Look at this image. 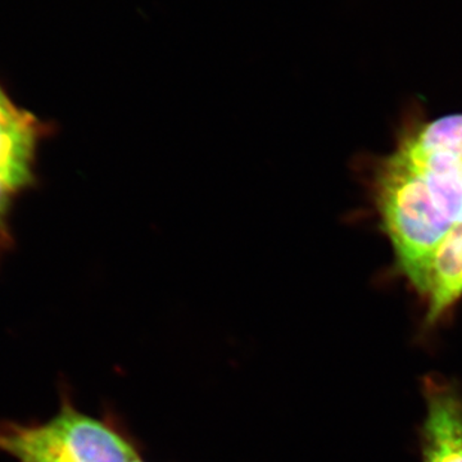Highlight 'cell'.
Here are the masks:
<instances>
[{
    "mask_svg": "<svg viewBox=\"0 0 462 462\" xmlns=\"http://www.w3.org/2000/svg\"><path fill=\"white\" fill-rule=\"evenodd\" d=\"M2 226H3L2 221H0V239H2V236H3V234H2Z\"/></svg>",
    "mask_w": 462,
    "mask_h": 462,
    "instance_id": "obj_12",
    "label": "cell"
},
{
    "mask_svg": "<svg viewBox=\"0 0 462 462\" xmlns=\"http://www.w3.org/2000/svg\"><path fill=\"white\" fill-rule=\"evenodd\" d=\"M462 297V224L454 225L431 267L427 322L433 325Z\"/></svg>",
    "mask_w": 462,
    "mask_h": 462,
    "instance_id": "obj_6",
    "label": "cell"
},
{
    "mask_svg": "<svg viewBox=\"0 0 462 462\" xmlns=\"http://www.w3.org/2000/svg\"><path fill=\"white\" fill-rule=\"evenodd\" d=\"M424 182L437 208L452 225L462 224V160L425 153L402 143L393 154Z\"/></svg>",
    "mask_w": 462,
    "mask_h": 462,
    "instance_id": "obj_4",
    "label": "cell"
},
{
    "mask_svg": "<svg viewBox=\"0 0 462 462\" xmlns=\"http://www.w3.org/2000/svg\"><path fill=\"white\" fill-rule=\"evenodd\" d=\"M403 142L425 153L447 154L462 160V115L438 118Z\"/></svg>",
    "mask_w": 462,
    "mask_h": 462,
    "instance_id": "obj_7",
    "label": "cell"
},
{
    "mask_svg": "<svg viewBox=\"0 0 462 462\" xmlns=\"http://www.w3.org/2000/svg\"><path fill=\"white\" fill-rule=\"evenodd\" d=\"M33 442L60 462H127L138 452L107 422L97 420L63 400L45 424H27Z\"/></svg>",
    "mask_w": 462,
    "mask_h": 462,
    "instance_id": "obj_2",
    "label": "cell"
},
{
    "mask_svg": "<svg viewBox=\"0 0 462 462\" xmlns=\"http://www.w3.org/2000/svg\"><path fill=\"white\" fill-rule=\"evenodd\" d=\"M0 451L11 455L18 462H60L35 445L23 433L20 422H0Z\"/></svg>",
    "mask_w": 462,
    "mask_h": 462,
    "instance_id": "obj_8",
    "label": "cell"
},
{
    "mask_svg": "<svg viewBox=\"0 0 462 462\" xmlns=\"http://www.w3.org/2000/svg\"><path fill=\"white\" fill-rule=\"evenodd\" d=\"M127 462H143V461L141 460V457H139V456H136V457H134V458H132V460L127 461Z\"/></svg>",
    "mask_w": 462,
    "mask_h": 462,
    "instance_id": "obj_11",
    "label": "cell"
},
{
    "mask_svg": "<svg viewBox=\"0 0 462 462\" xmlns=\"http://www.w3.org/2000/svg\"><path fill=\"white\" fill-rule=\"evenodd\" d=\"M427 416L421 430L422 462H462V397L443 380L424 382Z\"/></svg>",
    "mask_w": 462,
    "mask_h": 462,
    "instance_id": "obj_3",
    "label": "cell"
},
{
    "mask_svg": "<svg viewBox=\"0 0 462 462\" xmlns=\"http://www.w3.org/2000/svg\"><path fill=\"white\" fill-rule=\"evenodd\" d=\"M42 124L17 107L0 115V181L12 191L33 181L36 144Z\"/></svg>",
    "mask_w": 462,
    "mask_h": 462,
    "instance_id": "obj_5",
    "label": "cell"
},
{
    "mask_svg": "<svg viewBox=\"0 0 462 462\" xmlns=\"http://www.w3.org/2000/svg\"><path fill=\"white\" fill-rule=\"evenodd\" d=\"M14 108H16V106L11 102L7 94H5L2 88H0V115L7 114V112L12 111V109Z\"/></svg>",
    "mask_w": 462,
    "mask_h": 462,
    "instance_id": "obj_10",
    "label": "cell"
},
{
    "mask_svg": "<svg viewBox=\"0 0 462 462\" xmlns=\"http://www.w3.org/2000/svg\"><path fill=\"white\" fill-rule=\"evenodd\" d=\"M376 199L398 269L425 298L434 257L454 225L437 208L421 179L393 156L380 170Z\"/></svg>",
    "mask_w": 462,
    "mask_h": 462,
    "instance_id": "obj_1",
    "label": "cell"
},
{
    "mask_svg": "<svg viewBox=\"0 0 462 462\" xmlns=\"http://www.w3.org/2000/svg\"><path fill=\"white\" fill-rule=\"evenodd\" d=\"M12 194H14V191L0 181V221H2L3 217L7 214Z\"/></svg>",
    "mask_w": 462,
    "mask_h": 462,
    "instance_id": "obj_9",
    "label": "cell"
}]
</instances>
